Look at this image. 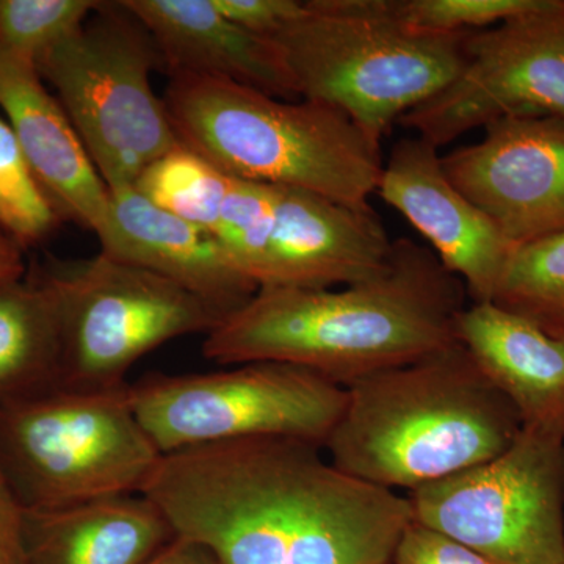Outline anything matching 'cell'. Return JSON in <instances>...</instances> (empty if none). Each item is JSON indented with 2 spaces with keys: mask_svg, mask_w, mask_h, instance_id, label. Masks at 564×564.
I'll use <instances>...</instances> for the list:
<instances>
[{
  "mask_svg": "<svg viewBox=\"0 0 564 564\" xmlns=\"http://www.w3.org/2000/svg\"><path fill=\"white\" fill-rule=\"evenodd\" d=\"M322 451L282 436L185 448L162 455L141 494L221 564H393L410 500Z\"/></svg>",
  "mask_w": 564,
  "mask_h": 564,
  "instance_id": "cell-1",
  "label": "cell"
},
{
  "mask_svg": "<svg viewBox=\"0 0 564 564\" xmlns=\"http://www.w3.org/2000/svg\"><path fill=\"white\" fill-rule=\"evenodd\" d=\"M466 285L429 247L393 240L384 269L339 289L259 288L203 344L221 366L282 362L334 383L417 361L458 343Z\"/></svg>",
  "mask_w": 564,
  "mask_h": 564,
  "instance_id": "cell-2",
  "label": "cell"
},
{
  "mask_svg": "<svg viewBox=\"0 0 564 564\" xmlns=\"http://www.w3.org/2000/svg\"><path fill=\"white\" fill-rule=\"evenodd\" d=\"M522 423L462 343L347 386L323 451L343 473L408 491L503 454Z\"/></svg>",
  "mask_w": 564,
  "mask_h": 564,
  "instance_id": "cell-3",
  "label": "cell"
},
{
  "mask_svg": "<svg viewBox=\"0 0 564 564\" xmlns=\"http://www.w3.org/2000/svg\"><path fill=\"white\" fill-rule=\"evenodd\" d=\"M165 102L181 143L236 180L370 206L381 141L336 107L285 101L226 79L170 76Z\"/></svg>",
  "mask_w": 564,
  "mask_h": 564,
  "instance_id": "cell-4",
  "label": "cell"
},
{
  "mask_svg": "<svg viewBox=\"0 0 564 564\" xmlns=\"http://www.w3.org/2000/svg\"><path fill=\"white\" fill-rule=\"evenodd\" d=\"M272 36L302 99L343 110L381 141L458 77L469 32L411 28L389 0H307Z\"/></svg>",
  "mask_w": 564,
  "mask_h": 564,
  "instance_id": "cell-5",
  "label": "cell"
},
{
  "mask_svg": "<svg viewBox=\"0 0 564 564\" xmlns=\"http://www.w3.org/2000/svg\"><path fill=\"white\" fill-rule=\"evenodd\" d=\"M161 458L133 413L129 383L0 402V463L24 510L141 494Z\"/></svg>",
  "mask_w": 564,
  "mask_h": 564,
  "instance_id": "cell-6",
  "label": "cell"
},
{
  "mask_svg": "<svg viewBox=\"0 0 564 564\" xmlns=\"http://www.w3.org/2000/svg\"><path fill=\"white\" fill-rule=\"evenodd\" d=\"M161 68L150 33L122 2H101L36 62L109 191L133 187L144 169L182 144L152 88Z\"/></svg>",
  "mask_w": 564,
  "mask_h": 564,
  "instance_id": "cell-7",
  "label": "cell"
},
{
  "mask_svg": "<svg viewBox=\"0 0 564 564\" xmlns=\"http://www.w3.org/2000/svg\"><path fill=\"white\" fill-rule=\"evenodd\" d=\"M35 274L51 292L61 323V388H122L144 355L177 337L209 334L226 317L176 282L104 252L51 259Z\"/></svg>",
  "mask_w": 564,
  "mask_h": 564,
  "instance_id": "cell-8",
  "label": "cell"
},
{
  "mask_svg": "<svg viewBox=\"0 0 564 564\" xmlns=\"http://www.w3.org/2000/svg\"><path fill=\"white\" fill-rule=\"evenodd\" d=\"M133 413L162 455L250 437L325 445L347 388L303 367L239 364L210 373L147 375L129 384Z\"/></svg>",
  "mask_w": 564,
  "mask_h": 564,
  "instance_id": "cell-9",
  "label": "cell"
},
{
  "mask_svg": "<svg viewBox=\"0 0 564 564\" xmlns=\"http://www.w3.org/2000/svg\"><path fill=\"white\" fill-rule=\"evenodd\" d=\"M413 521L499 564H564V440L522 426L491 462L408 494Z\"/></svg>",
  "mask_w": 564,
  "mask_h": 564,
  "instance_id": "cell-10",
  "label": "cell"
},
{
  "mask_svg": "<svg viewBox=\"0 0 564 564\" xmlns=\"http://www.w3.org/2000/svg\"><path fill=\"white\" fill-rule=\"evenodd\" d=\"M464 57L458 77L399 126L440 150L500 118H564V0L469 32Z\"/></svg>",
  "mask_w": 564,
  "mask_h": 564,
  "instance_id": "cell-11",
  "label": "cell"
},
{
  "mask_svg": "<svg viewBox=\"0 0 564 564\" xmlns=\"http://www.w3.org/2000/svg\"><path fill=\"white\" fill-rule=\"evenodd\" d=\"M441 163L511 247L564 231V118H500Z\"/></svg>",
  "mask_w": 564,
  "mask_h": 564,
  "instance_id": "cell-12",
  "label": "cell"
},
{
  "mask_svg": "<svg viewBox=\"0 0 564 564\" xmlns=\"http://www.w3.org/2000/svg\"><path fill=\"white\" fill-rule=\"evenodd\" d=\"M437 151L417 135L397 141L383 166L378 196L425 237L474 303H491L516 248L456 191Z\"/></svg>",
  "mask_w": 564,
  "mask_h": 564,
  "instance_id": "cell-13",
  "label": "cell"
},
{
  "mask_svg": "<svg viewBox=\"0 0 564 564\" xmlns=\"http://www.w3.org/2000/svg\"><path fill=\"white\" fill-rule=\"evenodd\" d=\"M274 226L261 288L334 289L380 273L393 240L370 206L272 185Z\"/></svg>",
  "mask_w": 564,
  "mask_h": 564,
  "instance_id": "cell-14",
  "label": "cell"
},
{
  "mask_svg": "<svg viewBox=\"0 0 564 564\" xmlns=\"http://www.w3.org/2000/svg\"><path fill=\"white\" fill-rule=\"evenodd\" d=\"M96 237L104 254L161 274L226 315L259 291L214 234L161 209L133 187L110 191L109 209Z\"/></svg>",
  "mask_w": 564,
  "mask_h": 564,
  "instance_id": "cell-15",
  "label": "cell"
},
{
  "mask_svg": "<svg viewBox=\"0 0 564 564\" xmlns=\"http://www.w3.org/2000/svg\"><path fill=\"white\" fill-rule=\"evenodd\" d=\"M0 107L62 218L98 232L110 191L35 63L0 47Z\"/></svg>",
  "mask_w": 564,
  "mask_h": 564,
  "instance_id": "cell-16",
  "label": "cell"
},
{
  "mask_svg": "<svg viewBox=\"0 0 564 564\" xmlns=\"http://www.w3.org/2000/svg\"><path fill=\"white\" fill-rule=\"evenodd\" d=\"M150 33L170 76L215 77L285 101L295 87L276 44L225 17L214 0H122Z\"/></svg>",
  "mask_w": 564,
  "mask_h": 564,
  "instance_id": "cell-17",
  "label": "cell"
},
{
  "mask_svg": "<svg viewBox=\"0 0 564 564\" xmlns=\"http://www.w3.org/2000/svg\"><path fill=\"white\" fill-rule=\"evenodd\" d=\"M456 339L513 404L524 429L564 440V340L489 302L466 306Z\"/></svg>",
  "mask_w": 564,
  "mask_h": 564,
  "instance_id": "cell-18",
  "label": "cell"
},
{
  "mask_svg": "<svg viewBox=\"0 0 564 564\" xmlns=\"http://www.w3.org/2000/svg\"><path fill=\"white\" fill-rule=\"evenodd\" d=\"M176 536L143 494L25 510L28 564H147Z\"/></svg>",
  "mask_w": 564,
  "mask_h": 564,
  "instance_id": "cell-19",
  "label": "cell"
},
{
  "mask_svg": "<svg viewBox=\"0 0 564 564\" xmlns=\"http://www.w3.org/2000/svg\"><path fill=\"white\" fill-rule=\"evenodd\" d=\"M62 386V334L46 285L32 273L0 284V402Z\"/></svg>",
  "mask_w": 564,
  "mask_h": 564,
  "instance_id": "cell-20",
  "label": "cell"
},
{
  "mask_svg": "<svg viewBox=\"0 0 564 564\" xmlns=\"http://www.w3.org/2000/svg\"><path fill=\"white\" fill-rule=\"evenodd\" d=\"M491 303L564 340V231L516 248Z\"/></svg>",
  "mask_w": 564,
  "mask_h": 564,
  "instance_id": "cell-21",
  "label": "cell"
},
{
  "mask_svg": "<svg viewBox=\"0 0 564 564\" xmlns=\"http://www.w3.org/2000/svg\"><path fill=\"white\" fill-rule=\"evenodd\" d=\"M231 181L181 144L144 169L133 188L161 209L215 236Z\"/></svg>",
  "mask_w": 564,
  "mask_h": 564,
  "instance_id": "cell-22",
  "label": "cell"
},
{
  "mask_svg": "<svg viewBox=\"0 0 564 564\" xmlns=\"http://www.w3.org/2000/svg\"><path fill=\"white\" fill-rule=\"evenodd\" d=\"M61 220L13 129L0 118V229L25 250L46 240Z\"/></svg>",
  "mask_w": 564,
  "mask_h": 564,
  "instance_id": "cell-23",
  "label": "cell"
},
{
  "mask_svg": "<svg viewBox=\"0 0 564 564\" xmlns=\"http://www.w3.org/2000/svg\"><path fill=\"white\" fill-rule=\"evenodd\" d=\"M273 226L272 185L232 177L215 237L258 288L269 262Z\"/></svg>",
  "mask_w": 564,
  "mask_h": 564,
  "instance_id": "cell-24",
  "label": "cell"
},
{
  "mask_svg": "<svg viewBox=\"0 0 564 564\" xmlns=\"http://www.w3.org/2000/svg\"><path fill=\"white\" fill-rule=\"evenodd\" d=\"M99 6L96 0H0V47L36 66Z\"/></svg>",
  "mask_w": 564,
  "mask_h": 564,
  "instance_id": "cell-25",
  "label": "cell"
},
{
  "mask_svg": "<svg viewBox=\"0 0 564 564\" xmlns=\"http://www.w3.org/2000/svg\"><path fill=\"white\" fill-rule=\"evenodd\" d=\"M543 0H389L400 21L434 33L484 31L536 9Z\"/></svg>",
  "mask_w": 564,
  "mask_h": 564,
  "instance_id": "cell-26",
  "label": "cell"
},
{
  "mask_svg": "<svg viewBox=\"0 0 564 564\" xmlns=\"http://www.w3.org/2000/svg\"><path fill=\"white\" fill-rule=\"evenodd\" d=\"M393 564H499L440 532L411 522L397 545Z\"/></svg>",
  "mask_w": 564,
  "mask_h": 564,
  "instance_id": "cell-27",
  "label": "cell"
},
{
  "mask_svg": "<svg viewBox=\"0 0 564 564\" xmlns=\"http://www.w3.org/2000/svg\"><path fill=\"white\" fill-rule=\"evenodd\" d=\"M215 7L245 31L272 39L299 20L306 7L299 0H214Z\"/></svg>",
  "mask_w": 564,
  "mask_h": 564,
  "instance_id": "cell-28",
  "label": "cell"
},
{
  "mask_svg": "<svg viewBox=\"0 0 564 564\" xmlns=\"http://www.w3.org/2000/svg\"><path fill=\"white\" fill-rule=\"evenodd\" d=\"M0 564H28L25 510L0 463Z\"/></svg>",
  "mask_w": 564,
  "mask_h": 564,
  "instance_id": "cell-29",
  "label": "cell"
},
{
  "mask_svg": "<svg viewBox=\"0 0 564 564\" xmlns=\"http://www.w3.org/2000/svg\"><path fill=\"white\" fill-rule=\"evenodd\" d=\"M147 564H221L217 556L212 554L209 549L195 543V541L185 540V538L174 536L169 544L163 545L150 562Z\"/></svg>",
  "mask_w": 564,
  "mask_h": 564,
  "instance_id": "cell-30",
  "label": "cell"
},
{
  "mask_svg": "<svg viewBox=\"0 0 564 564\" xmlns=\"http://www.w3.org/2000/svg\"><path fill=\"white\" fill-rule=\"evenodd\" d=\"M25 276L24 248L0 229V284Z\"/></svg>",
  "mask_w": 564,
  "mask_h": 564,
  "instance_id": "cell-31",
  "label": "cell"
}]
</instances>
